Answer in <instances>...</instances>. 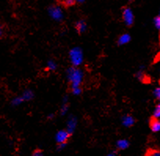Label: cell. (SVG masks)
Returning <instances> with one entry per match:
<instances>
[{
	"label": "cell",
	"instance_id": "6da1fadb",
	"mask_svg": "<svg viewBox=\"0 0 160 156\" xmlns=\"http://www.w3.org/2000/svg\"><path fill=\"white\" fill-rule=\"evenodd\" d=\"M68 78L70 80L71 89L75 87H79L80 84L82 82V73L79 69L75 68H72L68 71Z\"/></svg>",
	"mask_w": 160,
	"mask_h": 156
},
{
	"label": "cell",
	"instance_id": "7a4b0ae2",
	"mask_svg": "<svg viewBox=\"0 0 160 156\" xmlns=\"http://www.w3.org/2000/svg\"><path fill=\"white\" fill-rule=\"evenodd\" d=\"M122 18L123 21L128 27L133 25L134 22V17H133V11L130 7H125L122 8Z\"/></svg>",
	"mask_w": 160,
	"mask_h": 156
},
{
	"label": "cell",
	"instance_id": "3957f363",
	"mask_svg": "<svg viewBox=\"0 0 160 156\" xmlns=\"http://www.w3.org/2000/svg\"><path fill=\"white\" fill-rule=\"evenodd\" d=\"M71 137V134L66 130H61L57 133L56 140L58 144H62V143H67L69 138Z\"/></svg>",
	"mask_w": 160,
	"mask_h": 156
},
{
	"label": "cell",
	"instance_id": "277c9868",
	"mask_svg": "<svg viewBox=\"0 0 160 156\" xmlns=\"http://www.w3.org/2000/svg\"><path fill=\"white\" fill-rule=\"evenodd\" d=\"M150 126L151 130L153 132H158L160 131V120L159 118H155L152 117V119L150 120Z\"/></svg>",
	"mask_w": 160,
	"mask_h": 156
},
{
	"label": "cell",
	"instance_id": "5b68a950",
	"mask_svg": "<svg viewBox=\"0 0 160 156\" xmlns=\"http://www.w3.org/2000/svg\"><path fill=\"white\" fill-rule=\"evenodd\" d=\"M71 59H72V62L74 65H79L78 63H80L82 61V54L80 51L78 52L73 51L71 54Z\"/></svg>",
	"mask_w": 160,
	"mask_h": 156
},
{
	"label": "cell",
	"instance_id": "8992f818",
	"mask_svg": "<svg viewBox=\"0 0 160 156\" xmlns=\"http://www.w3.org/2000/svg\"><path fill=\"white\" fill-rule=\"evenodd\" d=\"M75 28L78 34H82L87 29V23L83 20H80V21H78L75 23Z\"/></svg>",
	"mask_w": 160,
	"mask_h": 156
},
{
	"label": "cell",
	"instance_id": "52a82bcc",
	"mask_svg": "<svg viewBox=\"0 0 160 156\" xmlns=\"http://www.w3.org/2000/svg\"><path fill=\"white\" fill-rule=\"evenodd\" d=\"M50 13L53 18L56 20H59L62 18V12L61 9L58 8V7H52L50 9Z\"/></svg>",
	"mask_w": 160,
	"mask_h": 156
},
{
	"label": "cell",
	"instance_id": "ba28073f",
	"mask_svg": "<svg viewBox=\"0 0 160 156\" xmlns=\"http://www.w3.org/2000/svg\"><path fill=\"white\" fill-rule=\"evenodd\" d=\"M58 3L64 8H70L77 3L76 0H56Z\"/></svg>",
	"mask_w": 160,
	"mask_h": 156
},
{
	"label": "cell",
	"instance_id": "9c48e42d",
	"mask_svg": "<svg viewBox=\"0 0 160 156\" xmlns=\"http://www.w3.org/2000/svg\"><path fill=\"white\" fill-rule=\"evenodd\" d=\"M122 124L127 127H130L134 124V119L132 116L127 115L122 118Z\"/></svg>",
	"mask_w": 160,
	"mask_h": 156
},
{
	"label": "cell",
	"instance_id": "30bf717a",
	"mask_svg": "<svg viewBox=\"0 0 160 156\" xmlns=\"http://www.w3.org/2000/svg\"><path fill=\"white\" fill-rule=\"evenodd\" d=\"M130 41V35L128 34H123V35H120L118 40V45H124Z\"/></svg>",
	"mask_w": 160,
	"mask_h": 156
},
{
	"label": "cell",
	"instance_id": "8fae6325",
	"mask_svg": "<svg viewBox=\"0 0 160 156\" xmlns=\"http://www.w3.org/2000/svg\"><path fill=\"white\" fill-rule=\"evenodd\" d=\"M129 145L130 143L126 140H120L116 143V147L119 150H125L126 148H128Z\"/></svg>",
	"mask_w": 160,
	"mask_h": 156
},
{
	"label": "cell",
	"instance_id": "7c38bea8",
	"mask_svg": "<svg viewBox=\"0 0 160 156\" xmlns=\"http://www.w3.org/2000/svg\"><path fill=\"white\" fill-rule=\"evenodd\" d=\"M153 118H160V103L155 106V110L153 112Z\"/></svg>",
	"mask_w": 160,
	"mask_h": 156
},
{
	"label": "cell",
	"instance_id": "4fadbf2b",
	"mask_svg": "<svg viewBox=\"0 0 160 156\" xmlns=\"http://www.w3.org/2000/svg\"><path fill=\"white\" fill-rule=\"evenodd\" d=\"M23 100H24L23 97H17V98L13 99V101H12V104H13V106H18V105L21 104V103H22Z\"/></svg>",
	"mask_w": 160,
	"mask_h": 156
},
{
	"label": "cell",
	"instance_id": "5bb4252c",
	"mask_svg": "<svg viewBox=\"0 0 160 156\" xmlns=\"http://www.w3.org/2000/svg\"><path fill=\"white\" fill-rule=\"evenodd\" d=\"M72 89V93L75 95H78L82 93V89L80 88V86L79 87H75V88H73V89Z\"/></svg>",
	"mask_w": 160,
	"mask_h": 156
},
{
	"label": "cell",
	"instance_id": "9a60e30c",
	"mask_svg": "<svg viewBox=\"0 0 160 156\" xmlns=\"http://www.w3.org/2000/svg\"><path fill=\"white\" fill-rule=\"evenodd\" d=\"M148 151H151L152 153L148 152L146 154V155H152V156H160V151L158 150H149Z\"/></svg>",
	"mask_w": 160,
	"mask_h": 156
},
{
	"label": "cell",
	"instance_id": "2e32d148",
	"mask_svg": "<svg viewBox=\"0 0 160 156\" xmlns=\"http://www.w3.org/2000/svg\"><path fill=\"white\" fill-rule=\"evenodd\" d=\"M153 95L157 100L160 101V88H157L153 92Z\"/></svg>",
	"mask_w": 160,
	"mask_h": 156
},
{
	"label": "cell",
	"instance_id": "e0dca14e",
	"mask_svg": "<svg viewBox=\"0 0 160 156\" xmlns=\"http://www.w3.org/2000/svg\"><path fill=\"white\" fill-rule=\"evenodd\" d=\"M154 24L157 29H160V15L155 17V19H154Z\"/></svg>",
	"mask_w": 160,
	"mask_h": 156
},
{
	"label": "cell",
	"instance_id": "ac0fdd59",
	"mask_svg": "<svg viewBox=\"0 0 160 156\" xmlns=\"http://www.w3.org/2000/svg\"><path fill=\"white\" fill-rule=\"evenodd\" d=\"M43 151H42L41 149H35V151H33V153H32V155L33 156H41L43 154Z\"/></svg>",
	"mask_w": 160,
	"mask_h": 156
},
{
	"label": "cell",
	"instance_id": "d6986e66",
	"mask_svg": "<svg viewBox=\"0 0 160 156\" xmlns=\"http://www.w3.org/2000/svg\"><path fill=\"white\" fill-rule=\"evenodd\" d=\"M4 34V29H3V26L2 24H0V38Z\"/></svg>",
	"mask_w": 160,
	"mask_h": 156
},
{
	"label": "cell",
	"instance_id": "ffe728a7",
	"mask_svg": "<svg viewBox=\"0 0 160 156\" xmlns=\"http://www.w3.org/2000/svg\"><path fill=\"white\" fill-rule=\"evenodd\" d=\"M76 1H77V3H79L84 2V0H76Z\"/></svg>",
	"mask_w": 160,
	"mask_h": 156
},
{
	"label": "cell",
	"instance_id": "44dd1931",
	"mask_svg": "<svg viewBox=\"0 0 160 156\" xmlns=\"http://www.w3.org/2000/svg\"><path fill=\"white\" fill-rule=\"evenodd\" d=\"M130 1H132V0H130Z\"/></svg>",
	"mask_w": 160,
	"mask_h": 156
},
{
	"label": "cell",
	"instance_id": "7402d4cb",
	"mask_svg": "<svg viewBox=\"0 0 160 156\" xmlns=\"http://www.w3.org/2000/svg\"><path fill=\"white\" fill-rule=\"evenodd\" d=\"M159 31H160V29H159Z\"/></svg>",
	"mask_w": 160,
	"mask_h": 156
},
{
	"label": "cell",
	"instance_id": "603a6c76",
	"mask_svg": "<svg viewBox=\"0 0 160 156\" xmlns=\"http://www.w3.org/2000/svg\"><path fill=\"white\" fill-rule=\"evenodd\" d=\"M159 15H160V14H159Z\"/></svg>",
	"mask_w": 160,
	"mask_h": 156
}]
</instances>
